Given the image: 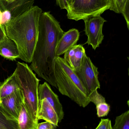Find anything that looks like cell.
Wrapping results in <instances>:
<instances>
[{"label": "cell", "instance_id": "cell-22", "mask_svg": "<svg viewBox=\"0 0 129 129\" xmlns=\"http://www.w3.org/2000/svg\"><path fill=\"white\" fill-rule=\"evenodd\" d=\"M95 129H113L111 121L109 119H101Z\"/></svg>", "mask_w": 129, "mask_h": 129}, {"label": "cell", "instance_id": "cell-17", "mask_svg": "<svg viewBox=\"0 0 129 129\" xmlns=\"http://www.w3.org/2000/svg\"><path fill=\"white\" fill-rule=\"evenodd\" d=\"M0 129H19L18 121L12 118L0 105Z\"/></svg>", "mask_w": 129, "mask_h": 129}, {"label": "cell", "instance_id": "cell-1", "mask_svg": "<svg viewBox=\"0 0 129 129\" xmlns=\"http://www.w3.org/2000/svg\"><path fill=\"white\" fill-rule=\"evenodd\" d=\"M64 33L60 23L50 12L42 13L39 21L38 39L30 67L57 88L54 71L56 49Z\"/></svg>", "mask_w": 129, "mask_h": 129}, {"label": "cell", "instance_id": "cell-25", "mask_svg": "<svg viewBox=\"0 0 129 129\" xmlns=\"http://www.w3.org/2000/svg\"><path fill=\"white\" fill-rule=\"evenodd\" d=\"M56 4L61 9H66L67 8V0H56Z\"/></svg>", "mask_w": 129, "mask_h": 129}, {"label": "cell", "instance_id": "cell-13", "mask_svg": "<svg viewBox=\"0 0 129 129\" xmlns=\"http://www.w3.org/2000/svg\"><path fill=\"white\" fill-rule=\"evenodd\" d=\"M1 5L4 10H8L11 14L12 18L24 13L33 7L34 0H16L10 4L4 2Z\"/></svg>", "mask_w": 129, "mask_h": 129}, {"label": "cell", "instance_id": "cell-18", "mask_svg": "<svg viewBox=\"0 0 129 129\" xmlns=\"http://www.w3.org/2000/svg\"><path fill=\"white\" fill-rule=\"evenodd\" d=\"M113 129H129V111L116 117Z\"/></svg>", "mask_w": 129, "mask_h": 129}, {"label": "cell", "instance_id": "cell-19", "mask_svg": "<svg viewBox=\"0 0 129 129\" xmlns=\"http://www.w3.org/2000/svg\"><path fill=\"white\" fill-rule=\"evenodd\" d=\"M97 115L99 117L107 116L110 111V106L106 102H101L96 105Z\"/></svg>", "mask_w": 129, "mask_h": 129}, {"label": "cell", "instance_id": "cell-7", "mask_svg": "<svg viewBox=\"0 0 129 129\" xmlns=\"http://www.w3.org/2000/svg\"><path fill=\"white\" fill-rule=\"evenodd\" d=\"M83 20L85 24L84 31L88 37L85 44L91 45L93 50H95L104 40L103 26L107 21L101 15L89 17Z\"/></svg>", "mask_w": 129, "mask_h": 129}, {"label": "cell", "instance_id": "cell-12", "mask_svg": "<svg viewBox=\"0 0 129 129\" xmlns=\"http://www.w3.org/2000/svg\"><path fill=\"white\" fill-rule=\"evenodd\" d=\"M38 120L42 119L49 122L57 127L58 117L52 106L45 99L39 102L38 111Z\"/></svg>", "mask_w": 129, "mask_h": 129}, {"label": "cell", "instance_id": "cell-9", "mask_svg": "<svg viewBox=\"0 0 129 129\" xmlns=\"http://www.w3.org/2000/svg\"><path fill=\"white\" fill-rule=\"evenodd\" d=\"M38 96L39 102L44 99L47 101L57 113L59 123L61 122L64 116L63 106L60 102L58 96L52 91L48 83L45 82L39 85Z\"/></svg>", "mask_w": 129, "mask_h": 129}, {"label": "cell", "instance_id": "cell-26", "mask_svg": "<svg viewBox=\"0 0 129 129\" xmlns=\"http://www.w3.org/2000/svg\"><path fill=\"white\" fill-rule=\"evenodd\" d=\"M7 36L4 26L0 25V42L2 41Z\"/></svg>", "mask_w": 129, "mask_h": 129}, {"label": "cell", "instance_id": "cell-14", "mask_svg": "<svg viewBox=\"0 0 129 129\" xmlns=\"http://www.w3.org/2000/svg\"><path fill=\"white\" fill-rule=\"evenodd\" d=\"M0 55L7 59L12 61L20 58L17 45L13 41L7 36L0 42Z\"/></svg>", "mask_w": 129, "mask_h": 129}, {"label": "cell", "instance_id": "cell-23", "mask_svg": "<svg viewBox=\"0 0 129 129\" xmlns=\"http://www.w3.org/2000/svg\"><path fill=\"white\" fill-rule=\"evenodd\" d=\"M121 13L126 21L127 28H129V0L126 1L123 8Z\"/></svg>", "mask_w": 129, "mask_h": 129}, {"label": "cell", "instance_id": "cell-6", "mask_svg": "<svg viewBox=\"0 0 129 129\" xmlns=\"http://www.w3.org/2000/svg\"><path fill=\"white\" fill-rule=\"evenodd\" d=\"M75 71L85 89L90 102L95 105L101 102H106L104 97L97 91L98 89L100 88L98 68L93 64L87 55L85 57L79 70Z\"/></svg>", "mask_w": 129, "mask_h": 129}, {"label": "cell", "instance_id": "cell-5", "mask_svg": "<svg viewBox=\"0 0 129 129\" xmlns=\"http://www.w3.org/2000/svg\"><path fill=\"white\" fill-rule=\"evenodd\" d=\"M111 0H67V18L78 21L101 15L112 6Z\"/></svg>", "mask_w": 129, "mask_h": 129}, {"label": "cell", "instance_id": "cell-3", "mask_svg": "<svg viewBox=\"0 0 129 129\" xmlns=\"http://www.w3.org/2000/svg\"><path fill=\"white\" fill-rule=\"evenodd\" d=\"M54 71L57 88L60 92L80 107L88 106L91 102L85 89L75 71L64 58L60 56L55 58Z\"/></svg>", "mask_w": 129, "mask_h": 129}, {"label": "cell", "instance_id": "cell-27", "mask_svg": "<svg viewBox=\"0 0 129 129\" xmlns=\"http://www.w3.org/2000/svg\"><path fill=\"white\" fill-rule=\"evenodd\" d=\"M16 0H3V1L7 4H10Z\"/></svg>", "mask_w": 129, "mask_h": 129}, {"label": "cell", "instance_id": "cell-8", "mask_svg": "<svg viewBox=\"0 0 129 129\" xmlns=\"http://www.w3.org/2000/svg\"><path fill=\"white\" fill-rule=\"evenodd\" d=\"M23 103V95L20 89L17 90L13 94L0 101V105L4 111L17 120H18Z\"/></svg>", "mask_w": 129, "mask_h": 129}, {"label": "cell", "instance_id": "cell-10", "mask_svg": "<svg viewBox=\"0 0 129 129\" xmlns=\"http://www.w3.org/2000/svg\"><path fill=\"white\" fill-rule=\"evenodd\" d=\"M64 54V59L74 71L79 70L86 55L85 48L80 44L72 47Z\"/></svg>", "mask_w": 129, "mask_h": 129}, {"label": "cell", "instance_id": "cell-4", "mask_svg": "<svg viewBox=\"0 0 129 129\" xmlns=\"http://www.w3.org/2000/svg\"><path fill=\"white\" fill-rule=\"evenodd\" d=\"M14 73L22 92L23 104L36 123H38L39 80L27 63L18 62Z\"/></svg>", "mask_w": 129, "mask_h": 129}, {"label": "cell", "instance_id": "cell-16", "mask_svg": "<svg viewBox=\"0 0 129 129\" xmlns=\"http://www.w3.org/2000/svg\"><path fill=\"white\" fill-rule=\"evenodd\" d=\"M17 121L19 129H36L38 124L35 122L23 103Z\"/></svg>", "mask_w": 129, "mask_h": 129}, {"label": "cell", "instance_id": "cell-2", "mask_svg": "<svg viewBox=\"0 0 129 129\" xmlns=\"http://www.w3.org/2000/svg\"><path fill=\"white\" fill-rule=\"evenodd\" d=\"M42 12L39 7L33 6L4 26L7 37L17 45L19 59L29 63H31L38 39L39 21Z\"/></svg>", "mask_w": 129, "mask_h": 129}, {"label": "cell", "instance_id": "cell-28", "mask_svg": "<svg viewBox=\"0 0 129 129\" xmlns=\"http://www.w3.org/2000/svg\"><path fill=\"white\" fill-rule=\"evenodd\" d=\"M2 14V11L0 9V25H1V21Z\"/></svg>", "mask_w": 129, "mask_h": 129}, {"label": "cell", "instance_id": "cell-20", "mask_svg": "<svg viewBox=\"0 0 129 129\" xmlns=\"http://www.w3.org/2000/svg\"><path fill=\"white\" fill-rule=\"evenodd\" d=\"M112 4L110 10L116 13H121L122 10L125 4L128 0H111Z\"/></svg>", "mask_w": 129, "mask_h": 129}, {"label": "cell", "instance_id": "cell-21", "mask_svg": "<svg viewBox=\"0 0 129 129\" xmlns=\"http://www.w3.org/2000/svg\"><path fill=\"white\" fill-rule=\"evenodd\" d=\"M12 19L11 14L8 10H4L2 11L1 25L4 26Z\"/></svg>", "mask_w": 129, "mask_h": 129}, {"label": "cell", "instance_id": "cell-11", "mask_svg": "<svg viewBox=\"0 0 129 129\" xmlns=\"http://www.w3.org/2000/svg\"><path fill=\"white\" fill-rule=\"evenodd\" d=\"M79 38L80 32L76 29H71L64 33L57 45V56L64 54L69 49L76 45Z\"/></svg>", "mask_w": 129, "mask_h": 129}, {"label": "cell", "instance_id": "cell-24", "mask_svg": "<svg viewBox=\"0 0 129 129\" xmlns=\"http://www.w3.org/2000/svg\"><path fill=\"white\" fill-rule=\"evenodd\" d=\"M57 127L53 124L46 121L44 122L38 123L36 129H56Z\"/></svg>", "mask_w": 129, "mask_h": 129}, {"label": "cell", "instance_id": "cell-15", "mask_svg": "<svg viewBox=\"0 0 129 129\" xmlns=\"http://www.w3.org/2000/svg\"><path fill=\"white\" fill-rule=\"evenodd\" d=\"M19 89L20 88L13 73L0 84V101Z\"/></svg>", "mask_w": 129, "mask_h": 129}]
</instances>
